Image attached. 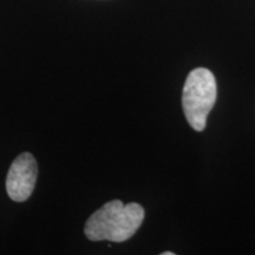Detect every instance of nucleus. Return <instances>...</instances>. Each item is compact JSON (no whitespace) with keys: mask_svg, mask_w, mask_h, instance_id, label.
Listing matches in <instances>:
<instances>
[{"mask_svg":"<svg viewBox=\"0 0 255 255\" xmlns=\"http://www.w3.org/2000/svg\"><path fill=\"white\" fill-rule=\"evenodd\" d=\"M143 220L144 209L138 203L124 205L122 201L114 200L88 219L84 233L91 241L123 242L135 234Z\"/></svg>","mask_w":255,"mask_h":255,"instance_id":"obj_1","label":"nucleus"},{"mask_svg":"<svg viewBox=\"0 0 255 255\" xmlns=\"http://www.w3.org/2000/svg\"><path fill=\"white\" fill-rule=\"evenodd\" d=\"M216 96V79L208 69L197 68L188 75L183 87L182 105L188 123L194 130H205Z\"/></svg>","mask_w":255,"mask_h":255,"instance_id":"obj_2","label":"nucleus"},{"mask_svg":"<svg viewBox=\"0 0 255 255\" xmlns=\"http://www.w3.org/2000/svg\"><path fill=\"white\" fill-rule=\"evenodd\" d=\"M38 175L37 162L28 152H23L14 159L6 178L8 196L15 202H24L31 196Z\"/></svg>","mask_w":255,"mask_h":255,"instance_id":"obj_3","label":"nucleus"},{"mask_svg":"<svg viewBox=\"0 0 255 255\" xmlns=\"http://www.w3.org/2000/svg\"><path fill=\"white\" fill-rule=\"evenodd\" d=\"M162 255H175V253H173V252H164V253H162Z\"/></svg>","mask_w":255,"mask_h":255,"instance_id":"obj_4","label":"nucleus"}]
</instances>
